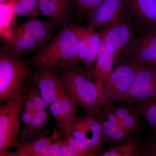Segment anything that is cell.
Masks as SVG:
<instances>
[{
    "mask_svg": "<svg viewBox=\"0 0 156 156\" xmlns=\"http://www.w3.org/2000/svg\"><path fill=\"white\" fill-rule=\"evenodd\" d=\"M41 15L60 26L73 24L75 16L72 0H39Z\"/></svg>",
    "mask_w": 156,
    "mask_h": 156,
    "instance_id": "cell-13",
    "label": "cell"
},
{
    "mask_svg": "<svg viewBox=\"0 0 156 156\" xmlns=\"http://www.w3.org/2000/svg\"><path fill=\"white\" fill-rule=\"evenodd\" d=\"M88 38L89 53L83 65L92 75L94 69L93 66L95 65L96 56L100 47L101 35L99 31L88 29Z\"/></svg>",
    "mask_w": 156,
    "mask_h": 156,
    "instance_id": "cell-24",
    "label": "cell"
},
{
    "mask_svg": "<svg viewBox=\"0 0 156 156\" xmlns=\"http://www.w3.org/2000/svg\"><path fill=\"white\" fill-rule=\"evenodd\" d=\"M79 62L60 65L58 75L65 89L78 105L88 112H97L102 105V95L93 76Z\"/></svg>",
    "mask_w": 156,
    "mask_h": 156,
    "instance_id": "cell-1",
    "label": "cell"
},
{
    "mask_svg": "<svg viewBox=\"0 0 156 156\" xmlns=\"http://www.w3.org/2000/svg\"><path fill=\"white\" fill-rule=\"evenodd\" d=\"M62 136L61 131L54 130L50 135L29 141L17 142L14 151H9L3 156H46L49 147L56 140Z\"/></svg>",
    "mask_w": 156,
    "mask_h": 156,
    "instance_id": "cell-17",
    "label": "cell"
},
{
    "mask_svg": "<svg viewBox=\"0 0 156 156\" xmlns=\"http://www.w3.org/2000/svg\"><path fill=\"white\" fill-rule=\"evenodd\" d=\"M104 0H72L75 10L87 18Z\"/></svg>",
    "mask_w": 156,
    "mask_h": 156,
    "instance_id": "cell-26",
    "label": "cell"
},
{
    "mask_svg": "<svg viewBox=\"0 0 156 156\" xmlns=\"http://www.w3.org/2000/svg\"><path fill=\"white\" fill-rule=\"evenodd\" d=\"M99 32L117 66L129 59L142 34L131 19L104 27Z\"/></svg>",
    "mask_w": 156,
    "mask_h": 156,
    "instance_id": "cell-3",
    "label": "cell"
},
{
    "mask_svg": "<svg viewBox=\"0 0 156 156\" xmlns=\"http://www.w3.org/2000/svg\"><path fill=\"white\" fill-rule=\"evenodd\" d=\"M104 144L112 147L127 140L131 136L125 131L113 113L109 105L98 112Z\"/></svg>",
    "mask_w": 156,
    "mask_h": 156,
    "instance_id": "cell-14",
    "label": "cell"
},
{
    "mask_svg": "<svg viewBox=\"0 0 156 156\" xmlns=\"http://www.w3.org/2000/svg\"><path fill=\"white\" fill-rule=\"evenodd\" d=\"M49 119L46 110L36 111L30 122L20 131L17 142L35 140L48 135L49 131H46V128Z\"/></svg>",
    "mask_w": 156,
    "mask_h": 156,
    "instance_id": "cell-20",
    "label": "cell"
},
{
    "mask_svg": "<svg viewBox=\"0 0 156 156\" xmlns=\"http://www.w3.org/2000/svg\"><path fill=\"white\" fill-rule=\"evenodd\" d=\"M31 66L28 61L0 51V101L5 102L17 94L30 77Z\"/></svg>",
    "mask_w": 156,
    "mask_h": 156,
    "instance_id": "cell-5",
    "label": "cell"
},
{
    "mask_svg": "<svg viewBox=\"0 0 156 156\" xmlns=\"http://www.w3.org/2000/svg\"><path fill=\"white\" fill-rule=\"evenodd\" d=\"M28 62L37 68L58 67L60 65L80 62L77 25L73 23L62 27Z\"/></svg>",
    "mask_w": 156,
    "mask_h": 156,
    "instance_id": "cell-2",
    "label": "cell"
},
{
    "mask_svg": "<svg viewBox=\"0 0 156 156\" xmlns=\"http://www.w3.org/2000/svg\"><path fill=\"white\" fill-rule=\"evenodd\" d=\"M149 66H151V67H153L154 68L156 69V60L151 65Z\"/></svg>",
    "mask_w": 156,
    "mask_h": 156,
    "instance_id": "cell-33",
    "label": "cell"
},
{
    "mask_svg": "<svg viewBox=\"0 0 156 156\" xmlns=\"http://www.w3.org/2000/svg\"><path fill=\"white\" fill-rule=\"evenodd\" d=\"M68 134H71L77 140L87 145L91 156L100 155L104 151L102 130L98 112H88L86 114L77 117Z\"/></svg>",
    "mask_w": 156,
    "mask_h": 156,
    "instance_id": "cell-7",
    "label": "cell"
},
{
    "mask_svg": "<svg viewBox=\"0 0 156 156\" xmlns=\"http://www.w3.org/2000/svg\"><path fill=\"white\" fill-rule=\"evenodd\" d=\"M63 136L73 156H91L89 148L83 143L70 134Z\"/></svg>",
    "mask_w": 156,
    "mask_h": 156,
    "instance_id": "cell-27",
    "label": "cell"
},
{
    "mask_svg": "<svg viewBox=\"0 0 156 156\" xmlns=\"http://www.w3.org/2000/svg\"><path fill=\"white\" fill-rule=\"evenodd\" d=\"M134 25L141 32L156 27V0H126Z\"/></svg>",
    "mask_w": 156,
    "mask_h": 156,
    "instance_id": "cell-12",
    "label": "cell"
},
{
    "mask_svg": "<svg viewBox=\"0 0 156 156\" xmlns=\"http://www.w3.org/2000/svg\"><path fill=\"white\" fill-rule=\"evenodd\" d=\"M109 106L113 113L120 123L137 110L135 105H132V104H126L122 106H115L113 105Z\"/></svg>",
    "mask_w": 156,
    "mask_h": 156,
    "instance_id": "cell-29",
    "label": "cell"
},
{
    "mask_svg": "<svg viewBox=\"0 0 156 156\" xmlns=\"http://www.w3.org/2000/svg\"><path fill=\"white\" fill-rule=\"evenodd\" d=\"M140 115L137 110L123 120L120 123L121 126L128 133L131 135H134L141 125Z\"/></svg>",
    "mask_w": 156,
    "mask_h": 156,
    "instance_id": "cell-28",
    "label": "cell"
},
{
    "mask_svg": "<svg viewBox=\"0 0 156 156\" xmlns=\"http://www.w3.org/2000/svg\"><path fill=\"white\" fill-rule=\"evenodd\" d=\"M101 156H141L140 141L138 135H133L119 144L104 151Z\"/></svg>",
    "mask_w": 156,
    "mask_h": 156,
    "instance_id": "cell-21",
    "label": "cell"
},
{
    "mask_svg": "<svg viewBox=\"0 0 156 156\" xmlns=\"http://www.w3.org/2000/svg\"><path fill=\"white\" fill-rule=\"evenodd\" d=\"M141 156H156V133L140 142Z\"/></svg>",
    "mask_w": 156,
    "mask_h": 156,
    "instance_id": "cell-30",
    "label": "cell"
},
{
    "mask_svg": "<svg viewBox=\"0 0 156 156\" xmlns=\"http://www.w3.org/2000/svg\"><path fill=\"white\" fill-rule=\"evenodd\" d=\"M4 49L2 50L8 55L21 58L27 54L37 53L41 48L31 37L16 27L5 42Z\"/></svg>",
    "mask_w": 156,
    "mask_h": 156,
    "instance_id": "cell-18",
    "label": "cell"
},
{
    "mask_svg": "<svg viewBox=\"0 0 156 156\" xmlns=\"http://www.w3.org/2000/svg\"><path fill=\"white\" fill-rule=\"evenodd\" d=\"M78 34V60L83 64L89 53L88 29L87 27L77 25Z\"/></svg>",
    "mask_w": 156,
    "mask_h": 156,
    "instance_id": "cell-25",
    "label": "cell"
},
{
    "mask_svg": "<svg viewBox=\"0 0 156 156\" xmlns=\"http://www.w3.org/2000/svg\"><path fill=\"white\" fill-rule=\"evenodd\" d=\"M29 77L49 105L56 100L64 88L57 67L39 68L32 71Z\"/></svg>",
    "mask_w": 156,
    "mask_h": 156,
    "instance_id": "cell-10",
    "label": "cell"
},
{
    "mask_svg": "<svg viewBox=\"0 0 156 156\" xmlns=\"http://www.w3.org/2000/svg\"><path fill=\"white\" fill-rule=\"evenodd\" d=\"M29 85L25 86L17 94L0 106V156H3L14 147L20 133L21 113Z\"/></svg>",
    "mask_w": 156,
    "mask_h": 156,
    "instance_id": "cell-4",
    "label": "cell"
},
{
    "mask_svg": "<svg viewBox=\"0 0 156 156\" xmlns=\"http://www.w3.org/2000/svg\"><path fill=\"white\" fill-rule=\"evenodd\" d=\"M156 96V69L140 66L122 103L134 104Z\"/></svg>",
    "mask_w": 156,
    "mask_h": 156,
    "instance_id": "cell-9",
    "label": "cell"
},
{
    "mask_svg": "<svg viewBox=\"0 0 156 156\" xmlns=\"http://www.w3.org/2000/svg\"><path fill=\"white\" fill-rule=\"evenodd\" d=\"M59 26L50 20H41L34 18L19 23L16 27L31 37L41 49L53 38L54 32Z\"/></svg>",
    "mask_w": 156,
    "mask_h": 156,
    "instance_id": "cell-15",
    "label": "cell"
},
{
    "mask_svg": "<svg viewBox=\"0 0 156 156\" xmlns=\"http://www.w3.org/2000/svg\"><path fill=\"white\" fill-rule=\"evenodd\" d=\"M11 5L14 14L28 19L40 15L39 0H5Z\"/></svg>",
    "mask_w": 156,
    "mask_h": 156,
    "instance_id": "cell-22",
    "label": "cell"
},
{
    "mask_svg": "<svg viewBox=\"0 0 156 156\" xmlns=\"http://www.w3.org/2000/svg\"><path fill=\"white\" fill-rule=\"evenodd\" d=\"M128 60L138 66H149L156 60V27L143 33Z\"/></svg>",
    "mask_w": 156,
    "mask_h": 156,
    "instance_id": "cell-16",
    "label": "cell"
},
{
    "mask_svg": "<svg viewBox=\"0 0 156 156\" xmlns=\"http://www.w3.org/2000/svg\"><path fill=\"white\" fill-rule=\"evenodd\" d=\"M140 66L129 60L123 62L112 70L102 93V105L122 102L133 84Z\"/></svg>",
    "mask_w": 156,
    "mask_h": 156,
    "instance_id": "cell-6",
    "label": "cell"
},
{
    "mask_svg": "<svg viewBox=\"0 0 156 156\" xmlns=\"http://www.w3.org/2000/svg\"><path fill=\"white\" fill-rule=\"evenodd\" d=\"M114 65V56L109 51L101 38L92 75L93 80L100 90L102 98L104 87Z\"/></svg>",
    "mask_w": 156,
    "mask_h": 156,
    "instance_id": "cell-19",
    "label": "cell"
},
{
    "mask_svg": "<svg viewBox=\"0 0 156 156\" xmlns=\"http://www.w3.org/2000/svg\"><path fill=\"white\" fill-rule=\"evenodd\" d=\"M87 28L95 30L115 23L131 19L126 0H104L87 17Z\"/></svg>",
    "mask_w": 156,
    "mask_h": 156,
    "instance_id": "cell-8",
    "label": "cell"
},
{
    "mask_svg": "<svg viewBox=\"0 0 156 156\" xmlns=\"http://www.w3.org/2000/svg\"><path fill=\"white\" fill-rule=\"evenodd\" d=\"M28 93L33 101L36 111L46 110L49 105L42 97L38 89L33 84L32 88L29 89Z\"/></svg>",
    "mask_w": 156,
    "mask_h": 156,
    "instance_id": "cell-31",
    "label": "cell"
},
{
    "mask_svg": "<svg viewBox=\"0 0 156 156\" xmlns=\"http://www.w3.org/2000/svg\"><path fill=\"white\" fill-rule=\"evenodd\" d=\"M78 105L64 88L58 98L49 105L50 113L56 122V127L62 136L68 134L77 118Z\"/></svg>",
    "mask_w": 156,
    "mask_h": 156,
    "instance_id": "cell-11",
    "label": "cell"
},
{
    "mask_svg": "<svg viewBox=\"0 0 156 156\" xmlns=\"http://www.w3.org/2000/svg\"><path fill=\"white\" fill-rule=\"evenodd\" d=\"M35 112L29 111L23 109L21 116V122L25 126L27 125L32 119Z\"/></svg>",
    "mask_w": 156,
    "mask_h": 156,
    "instance_id": "cell-32",
    "label": "cell"
},
{
    "mask_svg": "<svg viewBox=\"0 0 156 156\" xmlns=\"http://www.w3.org/2000/svg\"><path fill=\"white\" fill-rule=\"evenodd\" d=\"M135 107L145 119L153 133H156V96L136 102Z\"/></svg>",
    "mask_w": 156,
    "mask_h": 156,
    "instance_id": "cell-23",
    "label": "cell"
}]
</instances>
